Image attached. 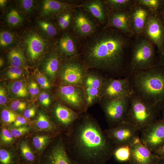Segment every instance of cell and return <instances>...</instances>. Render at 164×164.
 <instances>
[{
    "mask_svg": "<svg viewBox=\"0 0 164 164\" xmlns=\"http://www.w3.org/2000/svg\"><path fill=\"white\" fill-rule=\"evenodd\" d=\"M63 140L66 151L77 164H105L112 156L114 145L97 120L82 113Z\"/></svg>",
    "mask_w": 164,
    "mask_h": 164,
    "instance_id": "6da1fadb",
    "label": "cell"
},
{
    "mask_svg": "<svg viewBox=\"0 0 164 164\" xmlns=\"http://www.w3.org/2000/svg\"><path fill=\"white\" fill-rule=\"evenodd\" d=\"M89 37L84 45L81 58L87 68L96 69L108 75L120 73L126 43L124 37L106 29Z\"/></svg>",
    "mask_w": 164,
    "mask_h": 164,
    "instance_id": "7a4b0ae2",
    "label": "cell"
},
{
    "mask_svg": "<svg viewBox=\"0 0 164 164\" xmlns=\"http://www.w3.org/2000/svg\"><path fill=\"white\" fill-rule=\"evenodd\" d=\"M128 77L133 93L161 111L164 106V65L130 73Z\"/></svg>",
    "mask_w": 164,
    "mask_h": 164,
    "instance_id": "3957f363",
    "label": "cell"
},
{
    "mask_svg": "<svg viewBox=\"0 0 164 164\" xmlns=\"http://www.w3.org/2000/svg\"><path fill=\"white\" fill-rule=\"evenodd\" d=\"M160 112L158 108L144 102L132 93L130 97L129 107L125 121L141 132L157 119Z\"/></svg>",
    "mask_w": 164,
    "mask_h": 164,
    "instance_id": "277c9868",
    "label": "cell"
},
{
    "mask_svg": "<svg viewBox=\"0 0 164 164\" xmlns=\"http://www.w3.org/2000/svg\"><path fill=\"white\" fill-rule=\"evenodd\" d=\"M60 64L57 77L60 84L83 87L85 77L88 70L78 56L68 58Z\"/></svg>",
    "mask_w": 164,
    "mask_h": 164,
    "instance_id": "5b68a950",
    "label": "cell"
},
{
    "mask_svg": "<svg viewBox=\"0 0 164 164\" xmlns=\"http://www.w3.org/2000/svg\"><path fill=\"white\" fill-rule=\"evenodd\" d=\"M130 103V97L115 100L102 98L99 104L110 128L125 121Z\"/></svg>",
    "mask_w": 164,
    "mask_h": 164,
    "instance_id": "8992f818",
    "label": "cell"
},
{
    "mask_svg": "<svg viewBox=\"0 0 164 164\" xmlns=\"http://www.w3.org/2000/svg\"><path fill=\"white\" fill-rule=\"evenodd\" d=\"M57 95L64 104L74 111L82 113L86 112L85 96L82 87L60 84Z\"/></svg>",
    "mask_w": 164,
    "mask_h": 164,
    "instance_id": "52a82bcc",
    "label": "cell"
},
{
    "mask_svg": "<svg viewBox=\"0 0 164 164\" xmlns=\"http://www.w3.org/2000/svg\"><path fill=\"white\" fill-rule=\"evenodd\" d=\"M132 93L128 77L117 79L106 77L101 91V99L115 100L130 97Z\"/></svg>",
    "mask_w": 164,
    "mask_h": 164,
    "instance_id": "ba28073f",
    "label": "cell"
},
{
    "mask_svg": "<svg viewBox=\"0 0 164 164\" xmlns=\"http://www.w3.org/2000/svg\"><path fill=\"white\" fill-rule=\"evenodd\" d=\"M89 70L83 87L85 96L86 111L95 104L100 103L101 91L106 77L98 72Z\"/></svg>",
    "mask_w": 164,
    "mask_h": 164,
    "instance_id": "9c48e42d",
    "label": "cell"
},
{
    "mask_svg": "<svg viewBox=\"0 0 164 164\" xmlns=\"http://www.w3.org/2000/svg\"><path fill=\"white\" fill-rule=\"evenodd\" d=\"M154 51L149 41L143 39L134 49L131 62L130 73L149 68L153 66Z\"/></svg>",
    "mask_w": 164,
    "mask_h": 164,
    "instance_id": "30bf717a",
    "label": "cell"
},
{
    "mask_svg": "<svg viewBox=\"0 0 164 164\" xmlns=\"http://www.w3.org/2000/svg\"><path fill=\"white\" fill-rule=\"evenodd\" d=\"M104 132L114 146L123 145L131 146L140 138L138 132L125 121L121 123L116 127L106 129Z\"/></svg>",
    "mask_w": 164,
    "mask_h": 164,
    "instance_id": "8fae6325",
    "label": "cell"
},
{
    "mask_svg": "<svg viewBox=\"0 0 164 164\" xmlns=\"http://www.w3.org/2000/svg\"><path fill=\"white\" fill-rule=\"evenodd\" d=\"M141 132V142L154 153L164 144V119L156 120Z\"/></svg>",
    "mask_w": 164,
    "mask_h": 164,
    "instance_id": "7c38bea8",
    "label": "cell"
},
{
    "mask_svg": "<svg viewBox=\"0 0 164 164\" xmlns=\"http://www.w3.org/2000/svg\"><path fill=\"white\" fill-rule=\"evenodd\" d=\"M95 19L81 8L74 10L72 28L74 33L80 37H90L95 32L97 27Z\"/></svg>",
    "mask_w": 164,
    "mask_h": 164,
    "instance_id": "4fadbf2b",
    "label": "cell"
},
{
    "mask_svg": "<svg viewBox=\"0 0 164 164\" xmlns=\"http://www.w3.org/2000/svg\"><path fill=\"white\" fill-rule=\"evenodd\" d=\"M38 164H77L67 154L63 139L59 138L53 142L48 153L39 159Z\"/></svg>",
    "mask_w": 164,
    "mask_h": 164,
    "instance_id": "5bb4252c",
    "label": "cell"
},
{
    "mask_svg": "<svg viewBox=\"0 0 164 164\" xmlns=\"http://www.w3.org/2000/svg\"><path fill=\"white\" fill-rule=\"evenodd\" d=\"M131 158L134 164H157L161 160L142 143L139 138L131 145Z\"/></svg>",
    "mask_w": 164,
    "mask_h": 164,
    "instance_id": "9a60e30c",
    "label": "cell"
},
{
    "mask_svg": "<svg viewBox=\"0 0 164 164\" xmlns=\"http://www.w3.org/2000/svg\"><path fill=\"white\" fill-rule=\"evenodd\" d=\"M53 111L56 122L67 132L82 114L74 111L61 102L56 103Z\"/></svg>",
    "mask_w": 164,
    "mask_h": 164,
    "instance_id": "2e32d148",
    "label": "cell"
},
{
    "mask_svg": "<svg viewBox=\"0 0 164 164\" xmlns=\"http://www.w3.org/2000/svg\"><path fill=\"white\" fill-rule=\"evenodd\" d=\"M145 30L148 36L156 45L163 56L164 30L159 21L155 17H151L147 22Z\"/></svg>",
    "mask_w": 164,
    "mask_h": 164,
    "instance_id": "e0dca14e",
    "label": "cell"
},
{
    "mask_svg": "<svg viewBox=\"0 0 164 164\" xmlns=\"http://www.w3.org/2000/svg\"><path fill=\"white\" fill-rule=\"evenodd\" d=\"M105 1L89 0L83 2L80 8L86 11L101 23L105 22L107 18V11Z\"/></svg>",
    "mask_w": 164,
    "mask_h": 164,
    "instance_id": "ac0fdd59",
    "label": "cell"
},
{
    "mask_svg": "<svg viewBox=\"0 0 164 164\" xmlns=\"http://www.w3.org/2000/svg\"><path fill=\"white\" fill-rule=\"evenodd\" d=\"M26 43L28 54L32 60H36L41 55L46 46L44 40L36 34L29 36L26 40Z\"/></svg>",
    "mask_w": 164,
    "mask_h": 164,
    "instance_id": "d6986e66",
    "label": "cell"
},
{
    "mask_svg": "<svg viewBox=\"0 0 164 164\" xmlns=\"http://www.w3.org/2000/svg\"><path fill=\"white\" fill-rule=\"evenodd\" d=\"M58 48L61 53L68 58L78 55L77 39L68 33L64 34L58 42Z\"/></svg>",
    "mask_w": 164,
    "mask_h": 164,
    "instance_id": "ffe728a7",
    "label": "cell"
},
{
    "mask_svg": "<svg viewBox=\"0 0 164 164\" xmlns=\"http://www.w3.org/2000/svg\"><path fill=\"white\" fill-rule=\"evenodd\" d=\"M72 5L52 0H46L43 2L41 14L46 16L60 13L73 9Z\"/></svg>",
    "mask_w": 164,
    "mask_h": 164,
    "instance_id": "44dd1931",
    "label": "cell"
},
{
    "mask_svg": "<svg viewBox=\"0 0 164 164\" xmlns=\"http://www.w3.org/2000/svg\"><path fill=\"white\" fill-rule=\"evenodd\" d=\"M112 27L126 32L130 30L127 15L121 12H116L112 13L109 17L108 22L103 29Z\"/></svg>",
    "mask_w": 164,
    "mask_h": 164,
    "instance_id": "7402d4cb",
    "label": "cell"
},
{
    "mask_svg": "<svg viewBox=\"0 0 164 164\" xmlns=\"http://www.w3.org/2000/svg\"><path fill=\"white\" fill-rule=\"evenodd\" d=\"M60 64L58 54L54 53L48 58L44 65V71L52 82H54L57 77Z\"/></svg>",
    "mask_w": 164,
    "mask_h": 164,
    "instance_id": "603a6c76",
    "label": "cell"
},
{
    "mask_svg": "<svg viewBox=\"0 0 164 164\" xmlns=\"http://www.w3.org/2000/svg\"><path fill=\"white\" fill-rule=\"evenodd\" d=\"M112 156L116 160L122 163H127L131 161V146L123 145L114 147Z\"/></svg>",
    "mask_w": 164,
    "mask_h": 164,
    "instance_id": "cb8c5ba5",
    "label": "cell"
},
{
    "mask_svg": "<svg viewBox=\"0 0 164 164\" xmlns=\"http://www.w3.org/2000/svg\"><path fill=\"white\" fill-rule=\"evenodd\" d=\"M147 16L146 11L142 8H138L134 12L132 21L134 29L137 33L141 32L143 29Z\"/></svg>",
    "mask_w": 164,
    "mask_h": 164,
    "instance_id": "d4e9b609",
    "label": "cell"
},
{
    "mask_svg": "<svg viewBox=\"0 0 164 164\" xmlns=\"http://www.w3.org/2000/svg\"><path fill=\"white\" fill-rule=\"evenodd\" d=\"M9 62L12 67L19 68L25 62V58L22 52L17 48L12 50L8 55Z\"/></svg>",
    "mask_w": 164,
    "mask_h": 164,
    "instance_id": "484cf974",
    "label": "cell"
},
{
    "mask_svg": "<svg viewBox=\"0 0 164 164\" xmlns=\"http://www.w3.org/2000/svg\"><path fill=\"white\" fill-rule=\"evenodd\" d=\"M72 9L64 11L59 15L58 19V22L61 29H67L71 23H72L74 12Z\"/></svg>",
    "mask_w": 164,
    "mask_h": 164,
    "instance_id": "4316f807",
    "label": "cell"
},
{
    "mask_svg": "<svg viewBox=\"0 0 164 164\" xmlns=\"http://www.w3.org/2000/svg\"><path fill=\"white\" fill-rule=\"evenodd\" d=\"M21 151L23 158L28 164H34L36 158L27 144L22 142L20 145Z\"/></svg>",
    "mask_w": 164,
    "mask_h": 164,
    "instance_id": "83f0119b",
    "label": "cell"
},
{
    "mask_svg": "<svg viewBox=\"0 0 164 164\" xmlns=\"http://www.w3.org/2000/svg\"><path fill=\"white\" fill-rule=\"evenodd\" d=\"M11 90L16 96L23 97L27 96L28 92L25 84L20 81L14 82L11 86Z\"/></svg>",
    "mask_w": 164,
    "mask_h": 164,
    "instance_id": "f1b7e54d",
    "label": "cell"
},
{
    "mask_svg": "<svg viewBox=\"0 0 164 164\" xmlns=\"http://www.w3.org/2000/svg\"><path fill=\"white\" fill-rule=\"evenodd\" d=\"M36 125L40 129H52L56 130V126L52 124L44 114L41 112L39 113L36 121Z\"/></svg>",
    "mask_w": 164,
    "mask_h": 164,
    "instance_id": "f546056e",
    "label": "cell"
},
{
    "mask_svg": "<svg viewBox=\"0 0 164 164\" xmlns=\"http://www.w3.org/2000/svg\"><path fill=\"white\" fill-rule=\"evenodd\" d=\"M7 20L9 24L13 26H16L21 22L22 18L17 11L12 9L8 14Z\"/></svg>",
    "mask_w": 164,
    "mask_h": 164,
    "instance_id": "4dcf8cb0",
    "label": "cell"
},
{
    "mask_svg": "<svg viewBox=\"0 0 164 164\" xmlns=\"http://www.w3.org/2000/svg\"><path fill=\"white\" fill-rule=\"evenodd\" d=\"M38 24L40 28L49 36H54L57 33L56 28L53 25L47 22L40 21Z\"/></svg>",
    "mask_w": 164,
    "mask_h": 164,
    "instance_id": "1f68e13d",
    "label": "cell"
},
{
    "mask_svg": "<svg viewBox=\"0 0 164 164\" xmlns=\"http://www.w3.org/2000/svg\"><path fill=\"white\" fill-rule=\"evenodd\" d=\"M13 35L7 31H3L0 34V45L1 47H5L11 44L13 41Z\"/></svg>",
    "mask_w": 164,
    "mask_h": 164,
    "instance_id": "d6a6232c",
    "label": "cell"
},
{
    "mask_svg": "<svg viewBox=\"0 0 164 164\" xmlns=\"http://www.w3.org/2000/svg\"><path fill=\"white\" fill-rule=\"evenodd\" d=\"M49 139V137L47 135L36 136L33 138V144L36 149L41 150L43 148Z\"/></svg>",
    "mask_w": 164,
    "mask_h": 164,
    "instance_id": "836d02e7",
    "label": "cell"
},
{
    "mask_svg": "<svg viewBox=\"0 0 164 164\" xmlns=\"http://www.w3.org/2000/svg\"><path fill=\"white\" fill-rule=\"evenodd\" d=\"M128 0H107L105 2L111 8L114 9H119L125 6L129 2Z\"/></svg>",
    "mask_w": 164,
    "mask_h": 164,
    "instance_id": "e575fe53",
    "label": "cell"
},
{
    "mask_svg": "<svg viewBox=\"0 0 164 164\" xmlns=\"http://www.w3.org/2000/svg\"><path fill=\"white\" fill-rule=\"evenodd\" d=\"M1 116L3 121L8 123L14 122L17 117L15 114L7 109L3 110L2 111Z\"/></svg>",
    "mask_w": 164,
    "mask_h": 164,
    "instance_id": "d590c367",
    "label": "cell"
},
{
    "mask_svg": "<svg viewBox=\"0 0 164 164\" xmlns=\"http://www.w3.org/2000/svg\"><path fill=\"white\" fill-rule=\"evenodd\" d=\"M36 80L40 87L44 89L50 88L51 84L46 77L40 73H38L36 74Z\"/></svg>",
    "mask_w": 164,
    "mask_h": 164,
    "instance_id": "8d00e7d4",
    "label": "cell"
},
{
    "mask_svg": "<svg viewBox=\"0 0 164 164\" xmlns=\"http://www.w3.org/2000/svg\"><path fill=\"white\" fill-rule=\"evenodd\" d=\"M22 73V71L20 68L12 67L8 70L7 75L11 80H14L20 77Z\"/></svg>",
    "mask_w": 164,
    "mask_h": 164,
    "instance_id": "74e56055",
    "label": "cell"
},
{
    "mask_svg": "<svg viewBox=\"0 0 164 164\" xmlns=\"http://www.w3.org/2000/svg\"><path fill=\"white\" fill-rule=\"evenodd\" d=\"M138 2L141 4L152 9H157L160 4V1L158 0H140Z\"/></svg>",
    "mask_w": 164,
    "mask_h": 164,
    "instance_id": "f35d334b",
    "label": "cell"
},
{
    "mask_svg": "<svg viewBox=\"0 0 164 164\" xmlns=\"http://www.w3.org/2000/svg\"><path fill=\"white\" fill-rule=\"evenodd\" d=\"M29 128L26 126H22L12 129L10 132L13 137H19L27 132Z\"/></svg>",
    "mask_w": 164,
    "mask_h": 164,
    "instance_id": "ab89813d",
    "label": "cell"
},
{
    "mask_svg": "<svg viewBox=\"0 0 164 164\" xmlns=\"http://www.w3.org/2000/svg\"><path fill=\"white\" fill-rule=\"evenodd\" d=\"M11 108L14 111H21L25 109L26 108V104L20 100H16L12 102L11 105Z\"/></svg>",
    "mask_w": 164,
    "mask_h": 164,
    "instance_id": "60d3db41",
    "label": "cell"
},
{
    "mask_svg": "<svg viewBox=\"0 0 164 164\" xmlns=\"http://www.w3.org/2000/svg\"><path fill=\"white\" fill-rule=\"evenodd\" d=\"M2 140L4 142L9 143L13 140V136L8 130L3 128L2 131L1 135Z\"/></svg>",
    "mask_w": 164,
    "mask_h": 164,
    "instance_id": "b9f144b4",
    "label": "cell"
},
{
    "mask_svg": "<svg viewBox=\"0 0 164 164\" xmlns=\"http://www.w3.org/2000/svg\"><path fill=\"white\" fill-rule=\"evenodd\" d=\"M39 99L41 103L45 106L49 105L51 102V99L49 95L45 92H42L40 94Z\"/></svg>",
    "mask_w": 164,
    "mask_h": 164,
    "instance_id": "7bdbcfd3",
    "label": "cell"
},
{
    "mask_svg": "<svg viewBox=\"0 0 164 164\" xmlns=\"http://www.w3.org/2000/svg\"><path fill=\"white\" fill-rule=\"evenodd\" d=\"M29 90L30 94L33 96L38 94L39 90L37 83L33 81H32L29 84Z\"/></svg>",
    "mask_w": 164,
    "mask_h": 164,
    "instance_id": "ee69618b",
    "label": "cell"
},
{
    "mask_svg": "<svg viewBox=\"0 0 164 164\" xmlns=\"http://www.w3.org/2000/svg\"><path fill=\"white\" fill-rule=\"evenodd\" d=\"M7 97L6 92L5 88L2 86L0 87V104H4L7 101Z\"/></svg>",
    "mask_w": 164,
    "mask_h": 164,
    "instance_id": "f6af8a7d",
    "label": "cell"
},
{
    "mask_svg": "<svg viewBox=\"0 0 164 164\" xmlns=\"http://www.w3.org/2000/svg\"><path fill=\"white\" fill-rule=\"evenodd\" d=\"M33 1L32 0H23L21 1V4L23 8L26 11H29L32 8Z\"/></svg>",
    "mask_w": 164,
    "mask_h": 164,
    "instance_id": "bcb514c9",
    "label": "cell"
},
{
    "mask_svg": "<svg viewBox=\"0 0 164 164\" xmlns=\"http://www.w3.org/2000/svg\"><path fill=\"white\" fill-rule=\"evenodd\" d=\"M36 109L34 108H31L25 110L23 115L25 118H29L34 116L36 114Z\"/></svg>",
    "mask_w": 164,
    "mask_h": 164,
    "instance_id": "7dc6e473",
    "label": "cell"
},
{
    "mask_svg": "<svg viewBox=\"0 0 164 164\" xmlns=\"http://www.w3.org/2000/svg\"><path fill=\"white\" fill-rule=\"evenodd\" d=\"M26 118L19 116L17 117L15 120L14 122V125L15 127H19L25 124L27 121Z\"/></svg>",
    "mask_w": 164,
    "mask_h": 164,
    "instance_id": "c3c4849f",
    "label": "cell"
},
{
    "mask_svg": "<svg viewBox=\"0 0 164 164\" xmlns=\"http://www.w3.org/2000/svg\"><path fill=\"white\" fill-rule=\"evenodd\" d=\"M154 153L161 160L164 162V144Z\"/></svg>",
    "mask_w": 164,
    "mask_h": 164,
    "instance_id": "681fc988",
    "label": "cell"
},
{
    "mask_svg": "<svg viewBox=\"0 0 164 164\" xmlns=\"http://www.w3.org/2000/svg\"><path fill=\"white\" fill-rule=\"evenodd\" d=\"M6 1L5 0H0V5L1 7L5 5Z\"/></svg>",
    "mask_w": 164,
    "mask_h": 164,
    "instance_id": "f907efd6",
    "label": "cell"
},
{
    "mask_svg": "<svg viewBox=\"0 0 164 164\" xmlns=\"http://www.w3.org/2000/svg\"><path fill=\"white\" fill-rule=\"evenodd\" d=\"M162 114V118L164 119V106L161 109V111Z\"/></svg>",
    "mask_w": 164,
    "mask_h": 164,
    "instance_id": "816d5d0a",
    "label": "cell"
},
{
    "mask_svg": "<svg viewBox=\"0 0 164 164\" xmlns=\"http://www.w3.org/2000/svg\"><path fill=\"white\" fill-rule=\"evenodd\" d=\"M3 63L4 61L2 58H1L0 60V66L1 67L3 65Z\"/></svg>",
    "mask_w": 164,
    "mask_h": 164,
    "instance_id": "f5cc1de1",
    "label": "cell"
},
{
    "mask_svg": "<svg viewBox=\"0 0 164 164\" xmlns=\"http://www.w3.org/2000/svg\"><path fill=\"white\" fill-rule=\"evenodd\" d=\"M157 164H164V162L161 160Z\"/></svg>",
    "mask_w": 164,
    "mask_h": 164,
    "instance_id": "db71d44e",
    "label": "cell"
},
{
    "mask_svg": "<svg viewBox=\"0 0 164 164\" xmlns=\"http://www.w3.org/2000/svg\"><path fill=\"white\" fill-rule=\"evenodd\" d=\"M125 164H134L131 162H128L125 163Z\"/></svg>",
    "mask_w": 164,
    "mask_h": 164,
    "instance_id": "11a10c76",
    "label": "cell"
},
{
    "mask_svg": "<svg viewBox=\"0 0 164 164\" xmlns=\"http://www.w3.org/2000/svg\"><path fill=\"white\" fill-rule=\"evenodd\" d=\"M163 56H164V55Z\"/></svg>",
    "mask_w": 164,
    "mask_h": 164,
    "instance_id": "9f6ffc18",
    "label": "cell"
}]
</instances>
